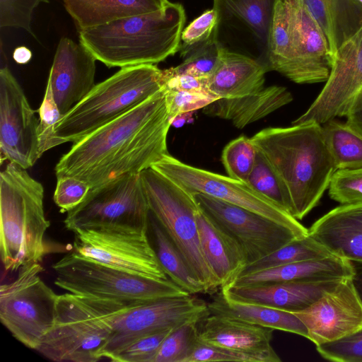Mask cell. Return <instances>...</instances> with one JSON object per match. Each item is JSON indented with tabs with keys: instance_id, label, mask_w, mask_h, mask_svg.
Masks as SVG:
<instances>
[{
	"instance_id": "6da1fadb",
	"label": "cell",
	"mask_w": 362,
	"mask_h": 362,
	"mask_svg": "<svg viewBox=\"0 0 362 362\" xmlns=\"http://www.w3.org/2000/svg\"><path fill=\"white\" fill-rule=\"evenodd\" d=\"M171 121L163 90L74 143L55 167L57 177H74L93 188L151 168L168 153Z\"/></svg>"
},
{
	"instance_id": "7a4b0ae2",
	"label": "cell",
	"mask_w": 362,
	"mask_h": 362,
	"mask_svg": "<svg viewBox=\"0 0 362 362\" xmlns=\"http://www.w3.org/2000/svg\"><path fill=\"white\" fill-rule=\"evenodd\" d=\"M286 187L291 215L303 219L319 203L337 171L316 122L268 127L251 138Z\"/></svg>"
},
{
	"instance_id": "3957f363",
	"label": "cell",
	"mask_w": 362,
	"mask_h": 362,
	"mask_svg": "<svg viewBox=\"0 0 362 362\" xmlns=\"http://www.w3.org/2000/svg\"><path fill=\"white\" fill-rule=\"evenodd\" d=\"M185 11L168 1L156 11L78 31L79 42L109 68L156 64L180 49Z\"/></svg>"
},
{
	"instance_id": "277c9868",
	"label": "cell",
	"mask_w": 362,
	"mask_h": 362,
	"mask_svg": "<svg viewBox=\"0 0 362 362\" xmlns=\"http://www.w3.org/2000/svg\"><path fill=\"white\" fill-rule=\"evenodd\" d=\"M43 200L42 185L9 162L0 174V254L6 271L41 263L47 254L45 236L50 222Z\"/></svg>"
},
{
	"instance_id": "5b68a950",
	"label": "cell",
	"mask_w": 362,
	"mask_h": 362,
	"mask_svg": "<svg viewBox=\"0 0 362 362\" xmlns=\"http://www.w3.org/2000/svg\"><path fill=\"white\" fill-rule=\"evenodd\" d=\"M162 71L155 64L127 66L95 85L57 123L52 148L80 141L162 90Z\"/></svg>"
},
{
	"instance_id": "8992f818",
	"label": "cell",
	"mask_w": 362,
	"mask_h": 362,
	"mask_svg": "<svg viewBox=\"0 0 362 362\" xmlns=\"http://www.w3.org/2000/svg\"><path fill=\"white\" fill-rule=\"evenodd\" d=\"M54 284L76 296L127 304L190 295L170 279L118 269L72 251L52 266Z\"/></svg>"
},
{
	"instance_id": "52a82bcc",
	"label": "cell",
	"mask_w": 362,
	"mask_h": 362,
	"mask_svg": "<svg viewBox=\"0 0 362 362\" xmlns=\"http://www.w3.org/2000/svg\"><path fill=\"white\" fill-rule=\"evenodd\" d=\"M140 177L151 214L179 249L207 293L216 292L221 284L202 249L196 221L199 206L194 196L151 167L141 171Z\"/></svg>"
},
{
	"instance_id": "ba28073f",
	"label": "cell",
	"mask_w": 362,
	"mask_h": 362,
	"mask_svg": "<svg viewBox=\"0 0 362 362\" xmlns=\"http://www.w3.org/2000/svg\"><path fill=\"white\" fill-rule=\"evenodd\" d=\"M101 312L110 328L103 356L110 359L134 341L150 334L199 322L210 312L207 303L190 294L132 305L88 298Z\"/></svg>"
},
{
	"instance_id": "9c48e42d",
	"label": "cell",
	"mask_w": 362,
	"mask_h": 362,
	"mask_svg": "<svg viewBox=\"0 0 362 362\" xmlns=\"http://www.w3.org/2000/svg\"><path fill=\"white\" fill-rule=\"evenodd\" d=\"M110 333L88 298L67 293L58 296L54 324L36 351L58 362H96L103 358Z\"/></svg>"
},
{
	"instance_id": "30bf717a",
	"label": "cell",
	"mask_w": 362,
	"mask_h": 362,
	"mask_svg": "<svg viewBox=\"0 0 362 362\" xmlns=\"http://www.w3.org/2000/svg\"><path fill=\"white\" fill-rule=\"evenodd\" d=\"M150 210L140 173L128 174L90 188L64 221L71 231L103 228L148 232Z\"/></svg>"
},
{
	"instance_id": "8fae6325",
	"label": "cell",
	"mask_w": 362,
	"mask_h": 362,
	"mask_svg": "<svg viewBox=\"0 0 362 362\" xmlns=\"http://www.w3.org/2000/svg\"><path fill=\"white\" fill-rule=\"evenodd\" d=\"M40 262L19 269L17 278L0 287V319L11 334L36 350L54 324L58 296L40 278Z\"/></svg>"
},
{
	"instance_id": "7c38bea8",
	"label": "cell",
	"mask_w": 362,
	"mask_h": 362,
	"mask_svg": "<svg viewBox=\"0 0 362 362\" xmlns=\"http://www.w3.org/2000/svg\"><path fill=\"white\" fill-rule=\"evenodd\" d=\"M151 168L191 194L201 193L211 196L260 214L303 236L308 235V229L298 220L256 192L247 182L186 164L169 153Z\"/></svg>"
},
{
	"instance_id": "4fadbf2b",
	"label": "cell",
	"mask_w": 362,
	"mask_h": 362,
	"mask_svg": "<svg viewBox=\"0 0 362 362\" xmlns=\"http://www.w3.org/2000/svg\"><path fill=\"white\" fill-rule=\"evenodd\" d=\"M73 251L110 267L154 279H168L148 232L103 228L78 229Z\"/></svg>"
},
{
	"instance_id": "5bb4252c",
	"label": "cell",
	"mask_w": 362,
	"mask_h": 362,
	"mask_svg": "<svg viewBox=\"0 0 362 362\" xmlns=\"http://www.w3.org/2000/svg\"><path fill=\"white\" fill-rule=\"evenodd\" d=\"M192 195L199 209L238 243L245 253L247 264L305 237L243 207L201 193Z\"/></svg>"
},
{
	"instance_id": "9a60e30c",
	"label": "cell",
	"mask_w": 362,
	"mask_h": 362,
	"mask_svg": "<svg viewBox=\"0 0 362 362\" xmlns=\"http://www.w3.org/2000/svg\"><path fill=\"white\" fill-rule=\"evenodd\" d=\"M21 85L9 69H0L1 161L7 160L24 169L42 156L39 120Z\"/></svg>"
},
{
	"instance_id": "2e32d148",
	"label": "cell",
	"mask_w": 362,
	"mask_h": 362,
	"mask_svg": "<svg viewBox=\"0 0 362 362\" xmlns=\"http://www.w3.org/2000/svg\"><path fill=\"white\" fill-rule=\"evenodd\" d=\"M362 88V19L356 29L340 42L329 76L308 109L292 124H325L345 116Z\"/></svg>"
},
{
	"instance_id": "e0dca14e",
	"label": "cell",
	"mask_w": 362,
	"mask_h": 362,
	"mask_svg": "<svg viewBox=\"0 0 362 362\" xmlns=\"http://www.w3.org/2000/svg\"><path fill=\"white\" fill-rule=\"evenodd\" d=\"M288 1L293 52L277 72L296 83L326 82L333 62L327 37L300 0Z\"/></svg>"
},
{
	"instance_id": "ac0fdd59",
	"label": "cell",
	"mask_w": 362,
	"mask_h": 362,
	"mask_svg": "<svg viewBox=\"0 0 362 362\" xmlns=\"http://www.w3.org/2000/svg\"><path fill=\"white\" fill-rule=\"evenodd\" d=\"M316 346L336 341L362 327V303L351 277L342 279L307 308L293 313Z\"/></svg>"
},
{
	"instance_id": "d6986e66",
	"label": "cell",
	"mask_w": 362,
	"mask_h": 362,
	"mask_svg": "<svg viewBox=\"0 0 362 362\" xmlns=\"http://www.w3.org/2000/svg\"><path fill=\"white\" fill-rule=\"evenodd\" d=\"M95 62L94 56L80 42L66 37L60 39L47 81L62 115L95 86Z\"/></svg>"
},
{
	"instance_id": "ffe728a7",
	"label": "cell",
	"mask_w": 362,
	"mask_h": 362,
	"mask_svg": "<svg viewBox=\"0 0 362 362\" xmlns=\"http://www.w3.org/2000/svg\"><path fill=\"white\" fill-rule=\"evenodd\" d=\"M342 279L281 281L243 286L227 285L220 288V291L232 300L295 313L311 305Z\"/></svg>"
},
{
	"instance_id": "44dd1931",
	"label": "cell",
	"mask_w": 362,
	"mask_h": 362,
	"mask_svg": "<svg viewBox=\"0 0 362 362\" xmlns=\"http://www.w3.org/2000/svg\"><path fill=\"white\" fill-rule=\"evenodd\" d=\"M274 329L209 313L198 323L200 342L255 356L260 362L281 360L271 345Z\"/></svg>"
},
{
	"instance_id": "7402d4cb",
	"label": "cell",
	"mask_w": 362,
	"mask_h": 362,
	"mask_svg": "<svg viewBox=\"0 0 362 362\" xmlns=\"http://www.w3.org/2000/svg\"><path fill=\"white\" fill-rule=\"evenodd\" d=\"M308 234L332 255L362 261V203L333 209L313 223Z\"/></svg>"
},
{
	"instance_id": "603a6c76",
	"label": "cell",
	"mask_w": 362,
	"mask_h": 362,
	"mask_svg": "<svg viewBox=\"0 0 362 362\" xmlns=\"http://www.w3.org/2000/svg\"><path fill=\"white\" fill-rule=\"evenodd\" d=\"M196 221L202 251L221 288L230 284L247 264L242 247L199 207Z\"/></svg>"
},
{
	"instance_id": "cb8c5ba5",
	"label": "cell",
	"mask_w": 362,
	"mask_h": 362,
	"mask_svg": "<svg viewBox=\"0 0 362 362\" xmlns=\"http://www.w3.org/2000/svg\"><path fill=\"white\" fill-rule=\"evenodd\" d=\"M292 100L293 95L286 87L274 85L240 98H219L202 110L205 115L229 120L243 129Z\"/></svg>"
},
{
	"instance_id": "d4e9b609",
	"label": "cell",
	"mask_w": 362,
	"mask_h": 362,
	"mask_svg": "<svg viewBox=\"0 0 362 362\" xmlns=\"http://www.w3.org/2000/svg\"><path fill=\"white\" fill-rule=\"evenodd\" d=\"M266 68L255 59L225 49L216 71L209 78V91L219 98H235L264 88Z\"/></svg>"
},
{
	"instance_id": "484cf974",
	"label": "cell",
	"mask_w": 362,
	"mask_h": 362,
	"mask_svg": "<svg viewBox=\"0 0 362 362\" xmlns=\"http://www.w3.org/2000/svg\"><path fill=\"white\" fill-rule=\"evenodd\" d=\"M351 275L352 267L349 260L331 255L323 259L298 262L245 274L236 277L228 285L243 286L281 281L339 279L351 277Z\"/></svg>"
},
{
	"instance_id": "4316f807",
	"label": "cell",
	"mask_w": 362,
	"mask_h": 362,
	"mask_svg": "<svg viewBox=\"0 0 362 362\" xmlns=\"http://www.w3.org/2000/svg\"><path fill=\"white\" fill-rule=\"evenodd\" d=\"M78 31L156 11L168 0H62Z\"/></svg>"
},
{
	"instance_id": "83f0119b",
	"label": "cell",
	"mask_w": 362,
	"mask_h": 362,
	"mask_svg": "<svg viewBox=\"0 0 362 362\" xmlns=\"http://www.w3.org/2000/svg\"><path fill=\"white\" fill-rule=\"evenodd\" d=\"M210 313L251 324L291 332L308 337L303 322L293 313L259 305L232 300L221 291L207 303Z\"/></svg>"
},
{
	"instance_id": "f1b7e54d",
	"label": "cell",
	"mask_w": 362,
	"mask_h": 362,
	"mask_svg": "<svg viewBox=\"0 0 362 362\" xmlns=\"http://www.w3.org/2000/svg\"><path fill=\"white\" fill-rule=\"evenodd\" d=\"M149 228L154 241V250L168 277L189 294L207 293L197 279L183 255L157 220L150 213Z\"/></svg>"
},
{
	"instance_id": "f546056e",
	"label": "cell",
	"mask_w": 362,
	"mask_h": 362,
	"mask_svg": "<svg viewBox=\"0 0 362 362\" xmlns=\"http://www.w3.org/2000/svg\"><path fill=\"white\" fill-rule=\"evenodd\" d=\"M324 124L325 139L337 170L362 168V136L346 123L332 119Z\"/></svg>"
},
{
	"instance_id": "4dcf8cb0",
	"label": "cell",
	"mask_w": 362,
	"mask_h": 362,
	"mask_svg": "<svg viewBox=\"0 0 362 362\" xmlns=\"http://www.w3.org/2000/svg\"><path fill=\"white\" fill-rule=\"evenodd\" d=\"M331 255H334L308 234L258 260L247 264L238 276L294 262L323 259Z\"/></svg>"
},
{
	"instance_id": "1f68e13d",
	"label": "cell",
	"mask_w": 362,
	"mask_h": 362,
	"mask_svg": "<svg viewBox=\"0 0 362 362\" xmlns=\"http://www.w3.org/2000/svg\"><path fill=\"white\" fill-rule=\"evenodd\" d=\"M268 43L269 66L277 71L291 60L293 52L288 0H275L274 2Z\"/></svg>"
},
{
	"instance_id": "d6a6232c",
	"label": "cell",
	"mask_w": 362,
	"mask_h": 362,
	"mask_svg": "<svg viewBox=\"0 0 362 362\" xmlns=\"http://www.w3.org/2000/svg\"><path fill=\"white\" fill-rule=\"evenodd\" d=\"M246 182L256 192L291 215V200L286 187L268 161L258 151L255 165Z\"/></svg>"
},
{
	"instance_id": "836d02e7",
	"label": "cell",
	"mask_w": 362,
	"mask_h": 362,
	"mask_svg": "<svg viewBox=\"0 0 362 362\" xmlns=\"http://www.w3.org/2000/svg\"><path fill=\"white\" fill-rule=\"evenodd\" d=\"M226 48L217 40V33L191 50L184 61L169 69L174 74L210 77L218 67Z\"/></svg>"
},
{
	"instance_id": "e575fe53",
	"label": "cell",
	"mask_w": 362,
	"mask_h": 362,
	"mask_svg": "<svg viewBox=\"0 0 362 362\" xmlns=\"http://www.w3.org/2000/svg\"><path fill=\"white\" fill-rule=\"evenodd\" d=\"M197 322L173 329L162 342L153 362H186L199 342Z\"/></svg>"
},
{
	"instance_id": "d590c367",
	"label": "cell",
	"mask_w": 362,
	"mask_h": 362,
	"mask_svg": "<svg viewBox=\"0 0 362 362\" xmlns=\"http://www.w3.org/2000/svg\"><path fill=\"white\" fill-rule=\"evenodd\" d=\"M226 9L242 20L260 40L269 35L272 0H223Z\"/></svg>"
},
{
	"instance_id": "8d00e7d4",
	"label": "cell",
	"mask_w": 362,
	"mask_h": 362,
	"mask_svg": "<svg viewBox=\"0 0 362 362\" xmlns=\"http://www.w3.org/2000/svg\"><path fill=\"white\" fill-rule=\"evenodd\" d=\"M257 156V150L251 138L242 135L223 148L221 160L228 177L246 182Z\"/></svg>"
},
{
	"instance_id": "74e56055",
	"label": "cell",
	"mask_w": 362,
	"mask_h": 362,
	"mask_svg": "<svg viewBox=\"0 0 362 362\" xmlns=\"http://www.w3.org/2000/svg\"><path fill=\"white\" fill-rule=\"evenodd\" d=\"M324 32L332 52L335 54L339 42V0H300Z\"/></svg>"
},
{
	"instance_id": "f35d334b",
	"label": "cell",
	"mask_w": 362,
	"mask_h": 362,
	"mask_svg": "<svg viewBox=\"0 0 362 362\" xmlns=\"http://www.w3.org/2000/svg\"><path fill=\"white\" fill-rule=\"evenodd\" d=\"M220 15L218 7L205 11L182 32L180 49L184 57L194 48L217 33Z\"/></svg>"
},
{
	"instance_id": "ab89813d",
	"label": "cell",
	"mask_w": 362,
	"mask_h": 362,
	"mask_svg": "<svg viewBox=\"0 0 362 362\" xmlns=\"http://www.w3.org/2000/svg\"><path fill=\"white\" fill-rule=\"evenodd\" d=\"M328 189L330 198L341 204L362 203V168L337 170Z\"/></svg>"
},
{
	"instance_id": "60d3db41",
	"label": "cell",
	"mask_w": 362,
	"mask_h": 362,
	"mask_svg": "<svg viewBox=\"0 0 362 362\" xmlns=\"http://www.w3.org/2000/svg\"><path fill=\"white\" fill-rule=\"evenodd\" d=\"M163 90L165 93L167 112L172 123L178 116L203 109L218 99L206 91Z\"/></svg>"
},
{
	"instance_id": "b9f144b4",
	"label": "cell",
	"mask_w": 362,
	"mask_h": 362,
	"mask_svg": "<svg viewBox=\"0 0 362 362\" xmlns=\"http://www.w3.org/2000/svg\"><path fill=\"white\" fill-rule=\"evenodd\" d=\"M172 329H167L144 336L109 360L114 362H153L162 342Z\"/></svg>"
},
{
	"instance_id": "7bdbcfd3",
	"label": "cell",
	"mask_w": 362,
	"mask_h": 362,
	"mask_svg": "<svg viewBox=\"0 0 362 362\" xmlns=\"http://www.w3.org/2000/svg\"><path fill=\"white\" fill-rule=\"evenodd\" d=\"M47 0H0V28H18L33 34L31 29L33 13Z\"/></svg>"
},
{
	"instance_id": "ee69618b",
	"label": "cell",
	"mask_w": 362,
	"mask_h": 362,
	"mask_svg": "<svg viewBox=\"0 0 362 362\" xmlns=\"http://www.w3.org/2000/svg\"><path fill=\"white\" fill-rule=\"evenodd\" d=\"M320 356L337 362H362V327L340 339L316 347Z\"/></svg>"
},
{
	"instance_id": "f6af8a7d",
	"label": "cell",
	"mask_w": 362,
	"mask_h": 362,
	"mask_svg": "<svg viewBox=\"0 0 362 362\" xmlns=\"http://www.w3.org/2000/svg\"><path fill=\"white\" fill-rule=\"evenodd\" d=\"M39 141L41 155L52 148V136L57 123L62 117L54 98L50 83L47 81L45 93L37 110Z\"/></svg>"
},
{
	"instance_id": "bcb514c9",
	"label": "cell",
	"mask_w": 362,
	"mask_h": 362,
	"mask_svg": "<svg viewBox=\"0 0 362 362\" xmlns=\"http://www.w3.org/2000/svg\"><path fill=\"white\" fill-rule=\"evenodd\" d=\"M57 178L54 202L61 213L69 212L83 202L90 187L86 182L74 177Z\"/></svg>"
},
{
	"instance_id": "7dc6e473",
	"label": "cell",
	"mask_w": 362,
	"mask_h": 362,
	"mask_svg": "<svg viewBox=\"0 0 362 362\" xmlns=\"http://www.w3.org/2000/svg\"><path fill=\"white\" fill-rule=\"evenodd\" d=\"M260 362L249 354L199 342L186 362Z\"/></svg>"
},
{
	"instance_id": "c3c4849f",
	"label": "cell",
	"mask_w": 362,
	"mask_h": 362,
	"mask_svg": "<svg viewBox=\"0 0 362 362\" xmlns=\"http://www.w3.org/2000/svg\"><path fill=\"white\" fill-rule=\"evenodd\" d=\"M209 77L187 74H174L169 69L162 71V89L164 90L206 91Z\"/></svg>"
},
{
	"instance_id": "681fc988",
	"label": "cell",
	"mask_w": 362,
	"mask_h": 362,
	"mask_svg": "<svg viewBox=\"0 0 362 362\" xmlns=\"http://www.w3.org/2000/svg\"><path fill=\"white\" fill-rule=\"evenodd\" d=\"M345 117L346 123L362 136V88L354 98Z\"/></svg>"
},
{
	"instance_id": "f907efd6",
	"label": "cell",
	"mask_w": 362,
	"mask_h": 362,
	"mask_svg": "<svg viewBox=\"0 0 362 362\" xmlns=\"http://www.w3.org/2000/svg\"><path fill=\"white\" fill-rule=\"evenodd\" d=\"M349 262L352 267L351 280L356 294L362 303V261Z\"/></svg>"
},
{
	"instance_id": "816d5d0a",
	"label": "cell",
	"mask_w": 362,
	"mask_h": 362,
	"mask_svg": "<svg viewBox=\"0 0 362 362\" xmlns=\"http://www.w3.org/2000/svg\"><path fill=\"white\" fill-rule=\"evenodd\" d=\"M32 57L31 51L25 46L16 47L13 53V58L15 62L20 64H27Z\"/></svg>"
},
{
	"instance_id": "f5cc1de1",
	"label": "cell",
	"mask_w": 362,
	"mask_h": 362,
	"mask_svg": "<svg viewBox=\"0 0 362 362\" xmlns=\"http://www.w3.org/2000/svg\"><path fill=\"white\" fill-rule=\"evenodd\" d=\"M353 4L362 8V0H349Z\"/></svg>"
},
{
	"instance_id": "db71d44e",
	"label": "cell",
	"mask_w": 362,
	"mask_h": 362,
	"mask_svg": "<svg viewBox=\"0 0 362 362\" xmlns=\"http://www.w3.org/2000/svg\"><path fill=\"white\" fill-rule=\"evenodd\" d=\"M214 6H215V7H218V5H219L220 1H221V0H214Z\"/></svg>"
}]
</instances>
